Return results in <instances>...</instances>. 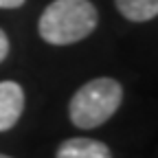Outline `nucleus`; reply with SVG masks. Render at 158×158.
<instances>
[{"instance_id":"1","label":"nucleus","mask_w":158,"mask_h":158,"mask_svg":"<svg viewBox=\"0 0 158 158\" xmlns=\"http://www.w3.org/2000/svg\"><path fill=\"white\" fill-rule=\"evenodd\" d=\"M97 9L90 0H55L37 22L40 37L48 44L66 46L88 37L97 27Z\"/></svg>"},{"instance_id":"6","label":"nucleus","mask_w":158,"mask_h":158,"mask_svg":"<svg viewBox=\"0 0 158 158\" xmlns=\"http://www.w3.org/2000/svg\"><path fill=\"white\" fill-rule=\"evenodd\" d=\"M9 55V37L7 33L0 29V62H5V57Z\"/></svg>"},{"instance_id":"7","label":"nucleus","mask_w":158,"mask_h":158,"mask_svg":"<svg viewBox=\"0 0 158 158\" xmlns=\"http://www.w3.org/2000/svg\"><path fill=\"white\" fill-rule=\"evenodd\" d=\"M24 5V0H0V9H18Z\"/></svg>"},{"instance_id":"3","label":"nucleus","mask_w":158,"mask_h":158,"mask_svg":"<svg viewBox=\"0 0 158 158\" xmlns=\"http://www.w3.org/2000/svg\"><path fill=\"white\" fill-rule=\"evenodd\" d=\"M24 110V90L18 81H0V132L11 130Z\"/></svg>"},{"instance_id":"2","label":"nucleus","mask_w":158,"mask_h":158,"mask_svg":"<svg viewBox=\"0 0 158 158\" xmlns=\"http://www.w3.org/2000/svg\"><path fill=\"white\" fill-rule=\"evenodd\" d=\"M123 101V88L112 77H99L79 88L68 106L73 125L81 130H94L103 125L118 110Z\"/></svg>"},{"instance_id":"4","label":"nucleus","mask_w":158,"mask_h":158,"mask_svg":"<svg viewBox=\"0 0 158 158\" xmlns=\"http://www.w3.org/2000/svg\"><path fill=\"white\" fill-rule=\"evenodd\" d=\"M57 158H112V152L94 138H68L57 147Z\"/></svg>"},{"instance_id":"5","label":"nucleus","mask_w":158,"mask_h":158,"mask_svg":"<svg viewBox=\"0 0 158 158\" xmlns=\"http://www.w3.org/2000/svg\"><path fill=\"white\" fill-rule=\"evenodd\" d=\"M116 9L130 22H149L158 15V0H114Z\"/></svg>"},{"instance_id":"8","label":"nucleus","mask_w":158,"mask_h":158,"mask_svg":"<svg viewBox=\"0 0 158 158\" xmlns=\"http://www.w3.org/2000/svg\"><path fill=\"white\" fill-rule=\"evenodd\" d=\"M0 158H11V156H5V154H0Z\"/></svg>"}]
</instances>
